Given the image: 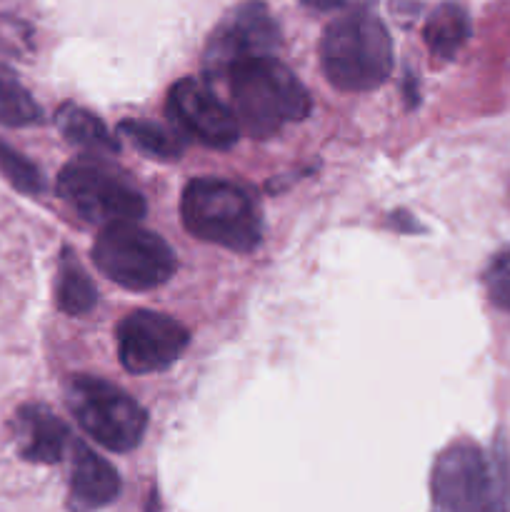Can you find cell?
<instances>
[{
    "label": "cell",
    "instance_id": "1",
    "mask_svg": "<svg viewBox=\"0 0 510 512\" xmlns=\"http://www.w3.org/2000/svg\"><path fill=\"white\" fill-rule=\"evenodd\" d=\"M433 512H510V465L503 450L458 440L438 455L430 475Z\"/></svg>",
    "mask_w": 510,
    "mask_h": 512
},
{
    "label": "cell",
    "instance_id": "2",
    "mask_svg": "<svg viewBox=\"0 0 510 512\" xmlns=\"http://www.w3.org/2000/svg\"><path fill=\"white\" fill-rule=\"evenodd\" d=\"M233 113L253 138H270L310 113V95L273 55H258L228 70Z\"/></svg>",
    "mask_w": 510,
    "mask_h": 512
},
{
    "label": "cell",
    "instance_id": "3",
    "mask_svg": "<svg viewBox=\"0 0 510 512\" xmlns=\"http://www.w3.org/2000/svg\"><path fill=\"white\" fill-rule=\"evenodd\" d=\"M320 63L330 85L345 93L380 88L393 70L388 30L368 10L338 15L320 40Z\"/></svg>",
    "mask_w": 510,
    "mask_h": 512
},
{
    "label": "cell",
    "instance_id": "4",
    "mask_svg": "<svg viewBox=\"0 0 510 512\" xmlns=\"http://www.w3.org/2000/svg\"><path fill=\"white\" fill-rule=\"evenodd\" d=\"M180 215L195 238L235 253H250L260 243V218L253 200L228 180L198 178L188 183Z\"/></svg>",
    "mask_w": 510,
    "mask_h": 512
},
{
    "label": "cell",
    "instance_id": "5",
    "mask_svg": "<svg viewBox=\"0 0 510 512\" xmlns=\"http://www.w3.org/2000/svg\"><path fill=\"white\" fill-rule=\"evenodd\" d=\"M65 403L80 428L113 453H130L143 440L148 415L130 395L90 375H73L65 388Z\"/></svg>",
    "mask_w": 510,
    "mask_h": 512
},
{
    "label": "cell",
    "instance_id": "6",
    "mask_svg": "<svg viewBox=\"0 0 510 512\" xmlns=\"http://www.w3.org/2000/svg\"><path fill=\"white\" fill-rule=\"evenodd\" d=\"M93 263L125 290H153L175 273V253L158 233L135 223L103 228L93 243Z\"/></svg>",
    "mask_w": 510,
    "mask_h": 512
},
{
    "label": "cell",
    "instance_id": "7",
    "mask_svg": "<svg viewBox=\"0 0 510 512\" xmlns=\"http://www.w3.org/2000/svg\"><path fill=\"white\" fill-rule=\"evenodd\" d=\"M58 193L80 218L95 225L135 223L145 215L143 195L95 163H70L58 175Z\"/></svg>",
    "mask_w": 510,
    "mask_h": 512
},
{
    "label": "cell",
    "instance_id": "8",
    "mask_svg": "<svg viewBox=\"0 0 510 512\" xmlns=\"http://www.w3.org/2000/svg\"><path fill=\"white\" fill-rule=\"evenodd\" d=\"M115 340L123 368L135 375H148L170 368L185 353L190 335L170 315L135 310L120 320Z\"/></svg>",
    "mask_w": 510,
    "mask_h": 512
},
{
    "label": "cell",
    "instance_id": "9",
    "mask_svg": "<svg viewBox=\"0 0 510 512\" xmlns=\"http://www.w3.org/2000/svg\"><path fill=\"white\" fill-rule=\"evenodd\" d=\"M168 115L180 133L193 135L210 148H230L238 140V118L233 110L195 78H183L170 88Z\"/></svg>",
    "mask_w": 510,
    "mask_h": 512
},
{
    "label": "cell",
    "instance_id": "10",
    "mask_svg": "<svg viewBox=\"0 0 510 512\" xmlns=\"http://www.w3.org/2000/svg\"><path fill=\"white\" fill-rule=\"evenodd\" d=\"M278 45V28L263 3L250 0L240 5L223 25L213 33L208 45V70L215 75H228L235 63L258 55H273Z\"/></svg>",
    "mask_w": 510,
    "mask_h": 512
},
{
    "label": "cell",
    "instance_id": "11",
    "mask_svg": "<svg viewBox=\"0 0 510 512\" xmlns=\"http://www.w3.org/2000/svg\"><path fill=\"white\" fill-rule=\"evenodd\" d=\"M15 438L20 455L30 463L53 465L63 460L70 443V433L58 415L43 405H25L15 418Z\"/></svg>",
    "mask_w": 510,
    "mask_h": 512
},
{
    "label": "cell",
    "instance_id": "12",
    "mask_svg": "<svg viewBox=\"0 0 510 512\" xmlns=\"http://www.w3.org/2000/svg\"><path fill=\"white\" fill-rule=\"evenodd\" d=\"M120 495V475L105 458L95 455L88 445L75 443L70 498L80 510H98Z\"/></svg>",
    "mask_w": 510,
    "mask_h": 512
},
{
    "label": "cell",
    "instance_id": "13",
    "mask_svg": "<svg viewBox=\"0 0 510 512\" xmlns=\"http://www.w3.org/2000/svg\"><path fill=\"white\" fill-rule=\"evenodd\" d=\"M58 128L68 143L78 145V148L88 150V153H118L120 145L118 138L108 130V125L93 115L90 110L78 108V105H65L60 113L55 115Z\"/></svg>",
    "mask_w": 510,
    "mask_h": 512
},
{
    "label": "cell",
    "instance_id": "14",
    "mask_svg": "<svg viewBox=\"0 0 510 512\" xmlns=\"http://www.w3.org/2000/svg\"><path fill=\"white\" fill-rule=\"evenodd\" d=\"M470 35V18L463 5L443 3L425 23V45L440 60L458 53Z\"/></svg>",
    "mask_w": 510,
    "mask_h": 512
},
{
    "label": "cell",
    "instance_id": "15",
    "mask_svg": "<svg viewBox=\"0 0 510 512\" xmlns=\"http://www.w3.org/2000/svg\"><path fill=\"white\" fill-rule=\"evenodd\" d=\"M95 300H98V295H95L88 273L80 268L78 260L70 258V253H65L58 268V285H55V303H58V308L63 313L80 318V315L93 310Z\"/></svg>",
    "mask_w": 510,
    "mask_h": 512
},
{
    "label": "cell",
    "instance_id": "16",
    "mask_svg": "<svg viewBox=\"0 0 510 512\" xmlns=\"http://www.w3.org/2000/svg\"><path fill=\"white\" fill-rule=\"evenodd\" d=\"M40 120V105L25 90L18 75L0 65V125L5 128H25Z\"/></svg>",
    "mask_w": 510,
    "mask_h": 512
},
{
    "label": "cell",
    "instance_id": "17",
    "mask_svg": "<svg viewBox=\"0 0 510 512\" xmlns=\"http://www.w3.org/2000/svg\"><path fill=\"white\" fill-rule=\"evenodd\" d=\"M123 135H128L135 145H138L143 153L153 155V158H180L183 153V138H180L178 130H168L158 123H150V120H123L120 123Z\"/></svg>",
    "mask_w": 510,
    "mask_h": 512
},
{
    "label": "cell",
    "instance_id": "18",
    "mask_svg": "<svg viewBox=\"0 0 510 512\" xmlns=\"http://www.w3.org/2000/svg\"><path fill=\"white\" fill-rule=\"evenodd\" d=\"M0 173L5 175V180H8L15 190H20V193L25 195H38L43 193L45 188L38 165L30 163L23 153L10 148L3 140H0Z\"/></svg>",
    "mask_w": 510,
    "mask_h": 512
},
{
    "label": "cell",
    "instance_id": "19",
    "mask_svg": "<svg viewBox=\"0 0 510 512\" xmlns=\"http://www.w3.org/2000/svg\"><path fill=\"white\" fill-rule=\"evenodd\" d=\"M485 288H488L490 300L498 308L510 310V250H505L500 258L493 260V265L485 273Z\"/></svg>",
    "mask_w": 510,
    "mask_h": 512
},
{
    "label": "cell",
    "instance_id": "20",
    "mask_svg": "<svg viewBox=\"0 0 510 512\" xmlns=\"http://www.w3.org/2000/svg\"><path fill=\"white\" fill-rule=\"evenodd\" d=\"M303 3L310 5V8L330 10V8H340V5H343L345 0H303Z\"/></svg>",
    "mask_w": 510,
    "mask_h": 512
}]
</instances>
